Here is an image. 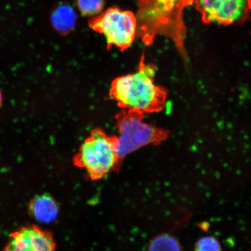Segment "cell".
Masks as SVG:
<instances>
[{"label": "cell", "instance_id": "obj_6", "mask_svg": "<svg viewBox=\"0 0 251 251\" xmlns=\"http://www.w3.org/2000/svg\"><path fill=\"white\" fill-rule=\"evenodd\" d=\"M193 4L206 24H242L251 11V0H193Z\"/></svg>", "mask_w": 251, "mask_h": 251}, {"label": "cell", "instance_id": "obj_8", "mask_svg": "<svg viewBox=\"0 0 251 251\" xmlns=\"http://www.w3.org/2000/svg\"><path fill=\"white\" fill-rule=\"evenodd\" d=\"M29 215L42 224H49L58 217L59 208L53 198L47 194L36 196L31 201L28 206Z\"/></svg>", "mask_w": 251, "mask_h": 251}, {"label": "cell", "instance_id": "obj_2", "mask_svg": "<svg viewBox=\"0 0 251 251\" xmlns=\"http://www.w3.org/2000/svg\"><path fill=\"white\" fill-rule=\"evenodd\" d=\"M155 74V66L147 65L143 54L136 73L118 77L112 81L109 96L123 109H137L144 114L161 111L165 107L168 92L164 87L156 85Z\"/></svg>", "mask_w": 251, "mask_h": 251}, {"label": "cell", "instance_id": "obj_4", "mask_svg": "<svg viewBox=\"0 0 251 251\" xmlns=\"http://www.w3.org/2000/svg\"><path fill=\"white\" fill-rule=\"evenodd\" d=\"M119 159L114 136L109 137L102 130L95 129L81 145L75 162L85 169L92 179L97 180L115 168Z\"/></svg>", "mask_w": 251, "mask_h": 251}, {"label": "cell", "instance_id": "obj_3", "mask_svg": "<svg viewBox=\"0 0 251 251\" xmlns=\"http://www.w3.org/2000/svg\"><path fill=\"white\" fill-rule=\"evenodd\" d=\"M144 113L135 109H123L115 116L119 136H114L119 159L141 147L165 140L169 131L143 122Z\"/></svg>", "mask_w": 251, "mask_h": 251}, {"label": "cell", "instance_id": "obj_12", "mask_svg": "<svg viewBox=\"0 0 251 251\" xmlns=\"http://www.w3.org/2000/svg\"><path fill=\"white\" fill-rule=\"evenodd\" d=\"M196 251H221L222 246L217 238L214 237H204L197 241Z\"/></svg>", "mask_w": 251, "mask_h": 251}, {"label": "cell", "instance_id": "obj_1", "mask_svg": "<svg viewBox=\"0 0 251 251\" xmlns=\"http://www.w3.org/2000/svg\"><path fill=\"white\" fill-rule=\"evenodd\" d=\"M138 4L137 34L143 43L152 45L158 34L169 37L187 62L186 30L182 17L186 6L172 0H138Z\"/></svg>", "mask_w": 251, "mask_h": 251}, {"label": "cell", "instance_id": "obj_13", "mask_svg": "<svg viewBox=\"0 0 251 251\" xmlns=\"http://www.w3.org/2000/svg\"><path fill=\"white\" fill-rule=\"evenodd\" d=\"M2 103V96L1 93H0V106H1Z\"/></svg>", "mask_w": 251, "mask_h": 251}, {"label": "cell", "instance_id": "obj_10", "mask_svg": "<svg viewBox=\"0 0 251 251\" xmlns=\"http://www.w3.org/2000/svg\"><path fill=\"white\" fill-rule=\"evenodd\" d=\"M150 251H181V245L176 238L169 234L158 235L151 241Z\"/></svg>", "mask_w": 251, "mask_h": 251}, {"label": "cell", "instance_id": "obj_11", "mask_svg": "<svg viewBox=\"0 0 251 251\" xmlns=\"http://www.w3.org/2000/svg\"><path fill=\"white\" fill-rule=\"evenodd\" d=\"M81 14L85 17H95L101 14L105 7L104 0H76Z\"/></svg>", "mask_w": 251, "mask_h": 251}, {"label": "cell", "instance_id": "obj_9", "mask_svg": "<svg viewBox=\"0 0 251 251\" xmlns=\"http://www.w3.org/2000/svg\"><path fill=\"white\" fill-rule=\"evenodd\" d=\"M77 21L76 12L66 2H60L53 8L51 22L58 33L66 35L74 29Z\"/></svg>", "mask_w": 251, "mask_h": 251}, {"label": "cell", "instance_id": "obj_5", "mask_svg": "<svg viewBox=\"0 0 251 251\" xmlns=\"http://www.w3.org/2000/svg\"><path fill=\"white\" fill-rule=\"evenodd\" d=\"M88 24L91 29L105 37L108 50L116 47L124 51L132 45L137 35L136 15L117 7L109 8L93 17Z\"/></svg>", "mask_w": 251, "mask_h": 251}, {"label": "cell", "instance_id": "obj_7", "mask_svg": "<svg viewBox=\"0 0 251 251\" xmlns=\"http://www.w3.org/2000/svg\"><path fill=\"white\" fill-rule=\"evenodd\" d=\"M51 233L37 226H24L11 233L5 251H49L55 249Z\"/></svg>", "mask_w": 251, "mask_h": 251}]
</instances>
